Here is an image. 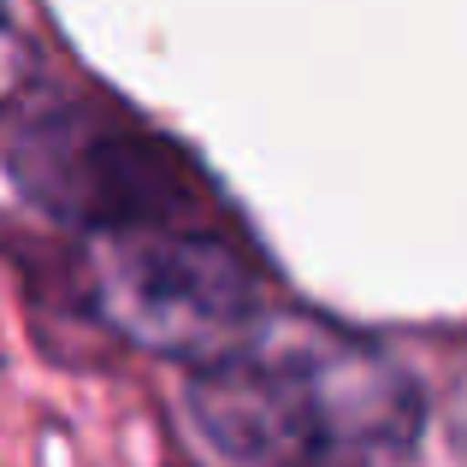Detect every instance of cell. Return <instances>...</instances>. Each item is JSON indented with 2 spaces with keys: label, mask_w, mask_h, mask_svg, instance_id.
Listing matches in <instances>:
<instances>
[{
  "label": "cell",
  "mask_w": 467,
  "mask_h": 467,
  "mask_svg": "<svg viewBox=\"0 0 467 467\" xmlns=\"http://www.w3.org/2000/svg\"><path fill=\"white\" fill-rule=\"evenodd\" d=\"M12 190L42 219L83 237L195 225L207 178L178 142L95 101H47L0 149Z\"/></svg>",
  "instance_id": "obj_2"
},
{
  "label": "cell",
  "mask_w": 467,
  "mask_h": 467,
  "mask_svg": "<svg viewBox=\"0 0 467 467\" xmlns=\"http://www.w3.org/2000/svg\"><path fill=\"white\" fill-rule=\"evenodd\" d=\"M95 314L171 361H213L266 331V290L231 243L195 225L101 237Z\"/></svg>",
  "instance_id": "obj_3"
},
{
  "label": "cell",
  "mask_w": 467,
  "mask_h": 467,
  "mask_svg": "<svg viewBox=\"0 0 467 467\" xmlns=\"http://www.w3.org/2000/svg\"><path fill=\"white\" fill-rule=\"evenodd\" d=\"M190 426L237 467H314L331 450L402 456L426 426L414 373L373 349L261 337L190 367Z\"/></svg>",
  "instance_id": "obj_1"
},
{
  "label": "cell",
  "mask_w": 467,
  "mask_h": 467,
  "mask_svg": "<svg viewBox=\"0 0 467 467\" xmlns=\"http://www.w3.org/2000/svg\"><path fill=\"white\" fill-rule=\"evenodd\" d=\"M0 24H6V6H0Z\"/></svg>",
  "instance_id": "obj_4"
}]
</instances>
